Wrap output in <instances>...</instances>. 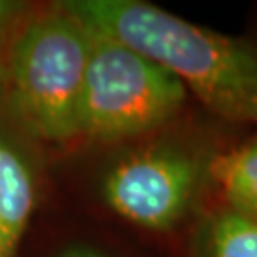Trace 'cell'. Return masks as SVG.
I'll return each mask as SVG.
<instances>
[{"label":"cell","mask_w":257,"mask_h":257,"mask_svg":"<svg viewBox=\"0 0 257 257\" xmlns=\"http://www.w3.org/2000/svg\"><path fill=\"white\" fill-rule=\"evenodd\" d=\"M92 35L172 73L221 122L257 126V44L194 25L143 0L57 2Z\"/></svg>","instance_id":"cell-1"},{"label":"cell","mask_w":257,"mask_h":257,"mask_svg":"<svg viewBox=\"0 0 257 257\" xmlns=\"http://www.w3.org/2000/svg\"><path fill=\"white\" fill-rule=\"evenodd\" d=\"M92 38L57 2L23 18L10 44L2 80L10 110L29 136L50 143L76 139Z\"/></svg>","instance_id":"cell-2"},{"label":"cell","mask_w":257,"mask_h":257,"mask_svg":"<svg viewBox=\"0 0 257 257\" xmlns=\"http://www.w3.org/2000/svg\"><path fill=\"white\" fill-rule=\"evenodd\" d=\"M227 149L219 136L202 139L153 138L105 170L101 198L116 217L149 232H174L206 208L213 191V164Z\"/></svg>","instance_id":"cell-3"},{"label":"cell","mask_w":257,"mask_h":257,"mask_svg":"<svg viewBox=\"0 0 257 257\" xmlns=\"http://www.w3.org/2000/svg\"><path fill=\"white\" fill-rule=\"evenodd\" d=\"M76 114V139L120 143L174 122L189 92L172 73L114 40L92 35Z\"/></svg>","instance_id":"cell-4"},{"label":"cell","mask_w":257,"mask_h":257,"mask_svg":"<svg viewBox=\"0 0 257 257\" xmlns=\"http://www.w3.org/2000/svg\"><path fill=\"white\" fill-rule=\"evenodd\" d=\"M37 204V185L27 158L0 134V257H14Z\"/></svg>","instance_id":"cell-5"},{"label":"cell","mask_w":257,"mask_h":257,"mask_svg":"<svg viewBox=\"0 0 257 257\" xmlns=\"http://www.w3.org/2000/svg\"><path fill=\"white\" fill-rule=\"evenodd\" d=\"M191 257H257V221L213 202L189 236Z\"/></svg>","instance_id":"cell-6"},{"label":"cell","mask_w":257,"mask_h":257,"mask_svg":"<svg viewBox=\"0 0 257 257\" xmlns=\"http://www.w3.org/2000/svg\"><path fill=\"white\" fill-rule=\"evenodd\" d=\"M211 183L215 202L257 221V134L221 153Z\"/></svg>","instance_id":"cell-7"},{"label":"cell","mask_w":257,"mask_h":257,"mask_svg":"<svg viewBox=\"0 0 257 257\" xmlns=\"http://www.w3.org/2000/svg\"><path fill=\"white\" fill-rule=\"evenodd\" d=\"M27 14V4L14 2V0H0V76L4 71L10 44H12V40L16 37V31Z\"/></svg>","instance_id":"cell-8"},{"label":"cell","mask_w":257,"mask_h":257,"mask_svg":"<svg viewBox=\"0 0 257 257\" xmlns=\"http://www.w3.org/2000/svg\"><path fill=\"white\" fill-rule=\"evenodd\" d=\"M59 257H107V255H103L101 251H97V249L82 248V246H78V248L67 249V251H65V253H61Z\"/></svg>","instance_id":"cell-9"}]
</instances>
